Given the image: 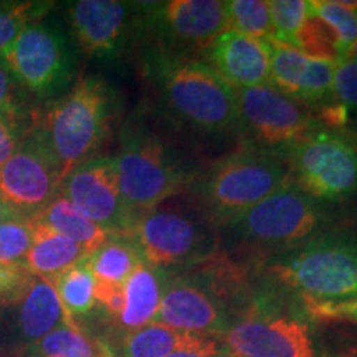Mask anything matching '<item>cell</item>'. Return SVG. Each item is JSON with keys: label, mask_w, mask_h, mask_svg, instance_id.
Masks as SVG:
<instances>
[{"label": "cell", "mask_w": 357, "mask_h": 357, "mask_svg": "<svg viewBox=\"0 0 357 357\" xmlns=\"http://www.w3.org/2000/svg\"><path fill=\"white\" fill-rule=\"evenodd\" d=\"M137 20L158 40V50L195 56L207 52L227 30L225 2L218 0H169L137 2Z\"/></svg>", "instance_id": "11"}, {"label": "cell", "mask_w": 357, "mask_h": 357, "mask_svg": "<svg viewBox=\"0 0 357 357\" xmlns=\"http://www.w3.org/2000/svg\"><path fill=\"white\" fill-rule=\"evenodd\" d=\"M24 134L20 118L0 113V167L15 153Z\"/></svg>", "instance_id": "36"}, {"label": "cell", "mask_w": 357, "mask_h": 357, "mask_svg": "<svg viewBox=\"0 0 357 357\" xmlns=\"http://www.w3.org/2000/svg\"><path fill=\"white\" fill-rule=\"evenodd\" d=\"M58 194L111 236H128L136 222L119 189L114 158L95 155L84 160L63 178Z\"/></svg>", "instance_id": "14"}, {"label": "cell", "mask_w": 357, "mask_h": 357, "mask_svg": "<svg viewBox=\"0 0 357 357\" xmlns=\"http://www.w3.org/2000/svg\"><path fill=\"white\" fill-rule=\"evenodd\" d=\"M113 102L108 84L84 77L63 98L50 102L30 126L50 153L61 182L75 167L95 158L106 141Z\"/></svg>", "instance_id": "4"}, {"label": "cell", "mask_w": 357, "mask_h": 357, "mask_svg": "<svg viewBox=\"0 0 357 357\" xmlns=\"http://www.w3.org/2000/svg\"><path fill=\"white\" fill-rule=\"evenodd\" d=\"M215 227L199 207L160 204L137 217L128 238L146 265L176 271L199 265L215 255Z\"/></svg>", "instance_id": "8"}, {"label": "cell", "mask_w": 357, "mask_h": 357, "mask_svg": "<svg viewBox=\"0 0 357 357\" xmlns=\"http://www.w3.org/2000/svg\"><path fill=\"white\" fill-rule=\"evenodd\" d=\"M263 42L270 55V84L283 95L296 100L310 63V56H306L298 48L276 42L271 37Z\"/></svg>", "instance_id": "26"}, {"label": "cell", "mask_w": 357, "mask_h": 357, "mask_svg": "<svg viewBox=\"0 0 357 357\" xmlns=\"http://www.w3.org/2000/svg\"><path fill=\"white\" fill-rule=\"evenodd\" d=\"M50 281L55 287L61 306L71 323H77V319L84 318L93 311L96 305V281L88 260L77 263L75 266L65 270L63 273L53 276Z\"/></svg>", "instance_id": "25"}, {"label": "cell", "mask_w": 357, "mask_h": 357, "mask_svg": "<svg viewBox=\"0 0 357 357\" xmlns=\"http://www.w3.org/2000/svg\"><path fill=\"white\" fill-rule=\"evenodd\" d=\"M310 319L270 289L255 293L218 339L234 357H319Z\"/></svg>", "instance_id": "6"}, {"label": "cell", "mask_w": 357, "mask_h": 357, "mask_svg": "<svg viewBox=\"0 0 357 357\" xmlns=\"http://www.w3.org/2000/svg\"><path fill=\"white\" fill-rule=\"evenodd\" d=\"M60 174L50 153L26 129L12 158L0 167V197L13 213L33 217L60 192Z\"/></svg>", "instance_id": "15"}, {"label": "cell", "mask_w": 357, "mask_h": 357, "mask_svg": "<svg viewBox=\"0 0 357 357\" xmlns=\"http://www.w3.org/2000/svg\"><path fill=\"white\" fill-rule=\"evenodd\" d=\"M235 312L197 266L169 271L153 323L195 336L220 337Z\"/></svg>", "instance_id": "13"}, {"label": "cell", "mask_w": 357, "mask_h": 357, "mask_svg": "<svg viewBox=\"0 0 357 357\" xmlns=\"http://www.w3.org/2000/svg\"><path fill=\"white\" fill-rule=\"evenodd\" d=\"M88 257L86 250L73 240L33 222L32 247L25 258L24 266L30 275L52 280L53 276L63 273L65 270L86 260Z\"/></svg>", "instance_id": "20"}, {"label": "cell", "mask_w": 357, "mask_h": 357, "mask_svg": "<svg viewBox=\"0 0 357 357\" xmlns=\"http://www.w3.org/2000/svg\"><path fill=\"white\" fill-rule=\"evenodd\" d=\"M268 278L303 307L357 300V238L318 234L268 261Z\"/></svg>", "instance_id": "2"}, {"label": "cell", "mask_w": 357, "mask_h": 357, "mask_svg": "<svg viewBox=\"0 0 357 357\" xmlns=\"http://www.w3.org/2000/svg\"><path fill=\"white\" fill-rule=\"evenodd\" d=\"M323 222L318 200L288 182L222 229L235 250L273 258L318 235Z\"/></svg>", "instance_id": "7"}, {"label": "cell", "mask_w": 357, "mask_h": 357, "mask_svg": "<svg viewBox=\"0 0 357 357\" xmlns=\"http://www.w3.org/2000/svg\"><path fill=\"white\" fill-rule=\"evenodd\" d=\"M336 68V61L310 58V63H307L306 73L305 77H303L296 101L321 102L328 96H331Z\"/></svg>", "instance_id": "33"}, {"label": "cell", "mask_w": 357, "mask_h": 357, "mask_svg": "<svg viewBox=\"0 0 357 357\" xmlns=\"http://www.w3.org/2000/svg\"><path fill=\"white\" fill-rule=\"evenodd\" d=\"M142 71L178 124L207 134L238 129L235 89L207 61L151 48Z\"/></svg>", "instance_id": "1"}, {"label": "cell", "mask_w": 357, "mask_h": 357, "mask_svg": "<svg viewBox=\"0 0 357 357\" xmlns=\"http://www.w3.org/2000/svg\"><path fill=\"white\" fill-rule=\"evenodd\" d=\"M347 116H349V109L336 101L333 105L324 106L323 111H321V121L328 128L344 126L347 123Z\"/></svg>", "instance_id": "40"}, {"label": "cell", "mask_w": 357, "mask_h": 357, "mask_svg": "<svg viewBox=\"0 0 357 357\" xmlns=\"http://www.w3.org/2000/svg\"><path fill=\"white\" fill-rule=\"evenodd\" d=\"M311 319L316 321H352L357 323V300L337 303V305H321L305 307Z\"/></svg>", "instance_id": "38"}, {"label": "cell", "mask_w": 357, "mask_h": 357, "mask_svg": "<svg viewBox=\"0 0 357 357\" xmlns=\"http://www.w3.org/2000/svg\"><path fill=\"white\" fill-rule=\"evenodd\" d=\"M238 108V129L248 146L288 153L291 146L305 139L316 129L303 102L293 100L270 83L235 89Z\"/></svg>", "instance_id": "12"}, {"label": "cell", "mask_w": 357, "mask_h": 357, "mask_svg": "<svg viewBox=\"0 0 357 357\" xmlns=\"http://www.w3.org/2000/svg\"><path fill=\"white\" fill-rule=\"evenodd\" d=\"M289 182L314 200L337 202L357 194V146L316 128L287 153Z\"/></svg>", "instance_id": "9"}, {"label": "cell", "mask_w": 357, "mask_h": 357, "mask_svg": "<svg viewBox=\"0 0 357 357\" xmlns=\"http://www.w3.org/2000/svg\"><path fill=\"white\" fill-rule=\"evenodd\" d=\"M12 213H13V212L10 211V208L7 207V204L3 202L2 197H0V222L6 220V218H7V217H10Z\"/></svg>", "instance_id": "42"}, {"label": "cell", "mask_w": 357, "mask_h": 357, "mask_svg": "<svg viewBox=\"0 0 357 357\" xmlns=\"http://www.w3.org/2000/svg\"><path fill=\"white\" fill-rule=\"evenodd\" d=\"M205 55L207 63L234 89L270 83V55L265 42L227 29Z\"/></svg>", "instance_id": "17"}, {"label": "cell", "mask_w": 357, "mask_h": 357, "mask_svg": "<svg viewBox=\"0 0 357 357\" xmlns=\"http://www.w3.org/2000/svg\"><path fill=\"white\" fill-rule=\"evenodd\" d=\"M86 260L98 283L113 287H124L134 270L144 263L128 236H109Z\"/></svg>", "instance_id": "23"}, {"label": "cell", "mask_w": 357, "mask_h": 357, "mask_svg": "<svg viewBox=\"0 0 357 357\" xmlns=\"http://www.w3.org/2000/svg\"><path fill=\"white\" fill-rule=\"evenodd\" d=\"M296 48L310 58L331 60L339 63V47L336 35L324 22L307 17L296 38Z\"/></svg>", "instance_id": "32"}, {"label": "cell", "mask_w": 357, "mask_h": 357, "mask_svg": "<svg viewBox=\"0 0 357 357\" xmlns=\"http://www.w3.org/2000/svg\"><path fill=\"white\" fill-rule=\"evenodd\" d=\"M95 298L96 303H100L113 319L121 314L124 307V287H113V284L98 283L96 281Z\"/></svg>", "instance_id": "39"}, {"label": "cell", "mask_w": 357, "mask_h": 357, "mask_svg": "<svg viewBox=\"0 0 357 357\" xmlns=\"http://www.w3.org/2000/svg\"><path fill=\"white\" fill-rule=\"evenodd\" d=\"M169 271L141 263L124 283V307L114 319L121 334L151 324L159 310Z\"/></svg>", "instance_id": "19"}, {"label": "cell", "mask_w": 357, "mask_h": 357, "mask_svg": "<svg viewBox=\"0 0 357 357\" xmlns=\"http://www.w3.org/2000/svg\"><path fill=\"white\" fill-rule=\"evenodd\" d=\"M22 88L8 66L0 58V113L20 118L22 114Z\"/></svg>", "instance_id": "35"}, {"label": "cell", "mask_w": 357, "mask_h": 357, "mask_svg": "<svg viewBox=\"0 0 357 357\" xmlns=\"http://www.w3.org/2000/svg\"><path fill=\"white\" fill-rule=\"evenodd\" d=\"M32 220L40 223V225L48 227V229L66 236V238L73 240L75 243L86 250L88 255H91L111 236L98 223L83 215L61 194H58L43 211L33 215Z\"/></svg>", "instance_id": "21"}, {"label": "cell", "mask_w": 357, "mask_h": 357, "mask_svg": "<svg viewBox=\"0 0 357 357\" xmlns=\"http://www.w3.org/2000/svg\"><path fill=\"white\" fill-rule=\"evenodd\" d=\"M333 96L347 109H357V61L337 63L333 83Z\"/></svg>", "instance_id": "34"}, {"label": "cell", "mask_w": 357, "mask_h": 357, "mask_svg": "<svg viewBox=\"0 0 357 357\" xmlns=\"http://www.w3.org/2000/svg\"><path fill=\"white\" fill-rule=\"evenodd\" d=\"M47 3L0 2V58L15 43L30 22L38 20L47 12Z\"/></svg>", "instance_id": "31"}, {"label": "cell", "mask_w": 357, "mask_h": 357, "mask_svg": "<svg viewBox=\"0 0 357 357\" xmlns=\"http://www.w3.org/2000/svg\"><path fill=\"white\" fill-rule=\"evenodd\" d=\"M288 182L287 158L245 144L190 178V194L217 227H225Z\"/></svg>", "instance_id": "3"}, {"label": "cell", "mask_w": 357, "mask_h": 357, "mask_svg": "<svg viewBox=\"0 0 357 357\" xmlns=\"http://www.w3.org/2000/svg\"><path fill=\"white\" fill-rule=\"evenodd\" d=\"M33 240L32 217L12 213L0 222V266L24 265Z\"/></svg>", "instance_id": "29"}, {"label": "cell", "mask_w": 357, "mask_h": 357, "mask_svg": "<svg viewBox=\"0 0 357 357\" xmlns=\"http://www.w3.org/2000/svg\"><path fill=\"white\" fill-rule=\"evenodd\" d=\"M13 78L40 100H52L68 89L75 77V52L60 25L33 20L2 56Z\"/></svg>", "instance_id": "10"}, {"label": "cell", "mask_w": 357, "mask_h": 357, "mask_svg": "<svg viewBox=\"0 0 357 357\" xmlns=\"http://www.w3.org/2000/svg\"><path fill=\"white\" fill-rule=\"evenodd\" d=\"M136 3L118 0H78L68 6V20L78 47L89 56H118L136 24Z\"/></svg>", "instance_id": "16"}, {"label": "cell", "mask_w": 357, "mask_h": 357, "mask_svg": "<svg viewBox=\"0 0 357 357\" xmlns=\"http://www.w3.org/2000/svg\"><path fill=\"white\" fill-rule=\"evenodd\" d=\"M114 162L123 199L136 220L190 184L176 151L153 129L132 121L121 129Z\"/></svg>", "instance_id": "5"}, {"label": "cell", "mask_w": 357, "mask_h": 357, "mask_svg": "<svg viewBox=\"0 0 357 357\" xmlns=\"http://www.w3.org/2000/svg\"><path fill=\"white\" fill-rule=\"evenodd\" d=\"M167 357H234L218 337L200 336L194 342L174 351Z\"/></svg>", "instance_id": "37"}, {"label": "cell", "mask_w": 357, "mask_h": 357, "mask_svg": "<svg viewBox=\"0 0 357 357\" xmlns=\"http://www.w3.org/2000/svg\"><path fill=\"white\" fill-rule=\"evenodd\" d=\"M26 357H116L105 339L83 331L78 324H61L38 342L26 346Z\"/></svg>", "instance_id": "22"}, {"label": "cell", "mask_w": 357, "mask_h": 357, "mask_svg": "<svg viewBox=\"0 0 357 357\" xmlns=\"http://www.w3.org/2000/svg\"><path fill=\"white\" fill-rule=\"evenodd\" d=\"M342 61H357V38H356V42L352 43V47L349 48V50H347L344 58H342Z\"/></svg>", "instance_id": "41"}, {"label": "cell", "mask_w": 357, "mask_h": 357, "mask_svg": "<svg viewBox=\"0 0 357 357\" xmlns=\"http://www.w3.org/2000/svg\"><path fill=\"white\" fill-rule=\"evenodd\" d=\"M19 306L15 318V329L24 342H38L47 334L55 331L58 326L71 323L61 306L56 289L48 278L32 276L29 287L15 303Z\"/></svg>", "instance_id": "18"}, {"label": "cell", "mask_w": 357, "mask_h": 357, "mask_svg": "<svg viewBox=\"0 0 357 357\" xmlns=\"http://www.w3.org/2000/svg\"><path fill=\"white\" fill-rule=\"evenodd\" d=\"M197 337L200 336L151 323L136 331L123 334L118 357H167Z\"/></svg>", "instance_id": "24"}, {"label": "cell", "mask_w": 357, "mask_h": 357, "mask_svg": "<svg viewBox=\"0 0 357 357\" xmlns=\"http://www.w3.org/2000/svg\"><path fill=\"white\" fill-rule=\"evenodd\" d=\"M271 38L296 48V38L310 17L306 0H271Z\"/></svg>", "instance_id": "30"}, {"label": "cell", "mask_w": 357, "mask_h": 357, "mask_svg": "<svg viewBox=\"0 0 357 357\" xmlns=\"http://www.w3.org/2000/svg\"><path fill=\"white\" fill-rule=\"evenodd\" d=\"M227 29L263 40L271 37L270 2L265 0H230L225 2Z\"/></svg>", "instance_id": "28"}, {"label": "cell", "mask_w": 357, "mask_h": 357, "mask_svg": "<svg viewBox=\"0 0 357 357\" xmlns=\"http://www.w3.org/2000/svg\"><path fill=\"white\" fill-rule=\"evenodd\" d=\"M310 15L324 22L337 38L339 63L357 38V2L342 0H312Z\"/></svg>", "instance_id": "27"}]
</instances>
